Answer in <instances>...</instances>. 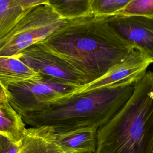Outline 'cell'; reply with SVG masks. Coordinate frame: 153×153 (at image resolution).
<instances>
[{
  "mask_svg": "<svg viewBox=\"0 0 153 153\" xmlns=\"http://www.w3.org/2000/svg\"><path fill=\"white\" fill-rule=\"evenodd\" d=\"M85 153H94V152H85Z\"/></svg>",
  "mask_w": 153,
  "mask_h": 153,
  "instance_id": "20",
  "label": "cell"
},
{
  "mask_svg": "<svg viewBox=\"0 0 153 153\" xmlns=\"http://www.w3.org/2000/svg\"><path fill=\"white\" fill-rule=\"evenodd\" d=\"M7 100H8L6 91L2 84L0 82V103L5 102Z\"/></svg>",
  "mask_w": 153,
  "mask_h": 153,
  "instance_id": "19",
  "label": "cell"
},
{
  "mask_svg": "<svg viewBox=\"0 0 153 153\" xmlns=\"http://www.w3.org/2000/svg\"><path fill=\"white\" fill-rule=\"evenodd\" d=\"M16 57L0 56V82L2 84L41 76Z\"/></svg>",
  "mask_w": 153,
  "mask_h": 153,
  "instance_id": "12",
  "label": "cell"
},
{
  "mask_svg": "<svg viewBox=\"0 0 153 153\" xmlns=\"http://www.w3.org/2000/svg\"><path fill=\"white\" fill-rule=\"evenodd\" d=\"M153 61L145 54L135 49L123 62L97 81L84 87L78 93L94 88L136 83L146 73Z\"/></svg>",
  "mask_w": 153,
  "mask_h": 153,
  "instance_id": "8",
  "label": "cell"
},
{
  "mask_svg": "<svg viewBox=\"0 0 153 153\" xmlns=\"http://www.w3.org/2000/svg\"><path fill=\"white\" fill-rule=\"evenodd\" d=\"M132 0H91V12L95 16L109 17L118 14Z\"/></svg>",
  "mask_w": 153,
  "mask_h": 153,
  "instance_id": "15",
  "label": "cell"
},
{
  "mask_svg": "<svg viewBox=\"0 0 153 153\" xmlns=\"http://www.w3.org/2000/svg\"><path fill=\"white\" fill-rule=\"evenodd\" d=\"M49 138L63 153L94 152L96 147L97 128L82 127L56 130L45 127Z\"/></svg>",
  "mask_w": 153,
  "mask_h": 153,
  "instance_id": "9",
  "label": "cell"
},
{
  "mask_svg": "<svg viewBox=\"0 0 153 153\" xmlns=\"http://www.w3.org/2000/svg\"><path fill=\"white\" fill-rule=\"evenodd\" d=\"M17 153H63L48 136L45 128H27Z\"/></svg>",
  "mask_w": 153,
  "mask_h": 153,
  "instance_id": "10",
  "label": "cell"
},
{
  "mask_svg": "<svg viewBox=\"0 0 153 153\" xmlns=\"http://www.w3.org/2000/svg\"><path fill=\"white\" fill-rule=\"evenodd\" d=\"M2 85L8 102L20 115L42 111L54 102L72 96L81 89L44 76Z\"/></svg>",
  "mask_w": 153,
  "mask_h": 153,
  "instance_id": "5",
  "label": "cell"
},
{
  "mask_svg": "<svg viewBox=\"0 0 153 153\" xmlns=\"http://www.w3.org/2000/svg\"><path fill=\"white\" fill-rule=\"evenodd\" d=\"M38 43L73 66L81 75L84 87L103 77L135 50L113 31L105 17L92 13L69 20Z\"/></svg>",
  "mask_w": 153,
  "mask_h": 153,
  "instance_id": "1",
  "label": "cell"
},
{
  "mask_svg": "<svg viewBox=\"0 0 153 153\" xmlns=\"http://www.w3.org/2000/svg\"><path fill=\"white\" fill-rule=\"evenodd\" d=\"M91 0H48V3L61 17L72 20L91 14Z\"/></svg>",
  "mask_w": 153,
  "mask_h": 153,
  "instance_id": "13",
  "label": "cell"
},
{
  "mask_svg": "<svg viewBox=\"0 0 153 153\" xmlns=\"http://www.w3.org/2000/svg\"><path fill=\"white\" fill-rule=\"evenodd\" d=\"M105 19L118 36L153 61V17L117 14Z\"/></svg>",
  "mask_w": 153,
  "mask_h": 153,
  "instance_id": "7",
  "label": "cell"
},
{
  "mask_svg": "<svg viewBox=\"0 0 153 153\" xmlns=\"http://www.w3.org/2000/svg\"><path fill=\"white\" fill-rule=\"evenodd\" d=\"M118 14L153 17V0H132Z\"/></svg>",
  "mask_w": 153,
  "mask_h": 153,
  "instance_id": "16",
  "label": "cell"
},
{
  "mask_svg": "<svg viewBox=\"0 0 153 153\" xmlns=\"http://www.w3.org/2000/svg\"><path fill=\"white\" fill-rule=\"evenodd\" d=\"M20 142L16 143L7 137L0 134V153H17Z\"/></svg>",
  "mask_w": 153,
  "mask_h": 153,
  "instance_id": "17",
  "label": "cell"
},
{
  "mask_svg": "<svg viewBox=\"0 0 153 153\" xmlns=\"http://www.w3.org/2000/svg\"><path fill=\"white\" fill-rule=\"evenodd\" d=\"M94 153H153L152 72H146L126 103L98 128Z\"/></svg>",
  "mask_w": 153,
  "mask_h": 153,
  "instance_id": "3",
  "label": "cell"
},
{
  "mask_svg": "<svg viewBox=\"0 0 153 153\" xmlns=\"http://www.w3.org/2000/svg\"><path fill=\"white\" fill-rule=\"evenodd\" d=\"M136 83L77 93L54 102L42 111L21 117L25 123L32 127H45L56 130L82 127L98 129L126 103L134 91Z\"/></svg>",
  "mask_w": 153,
  "mask_h": 153,
  "instance_id": "2",
  "label": "cell"
},
{
  "mask_svg": "<svg viewBox=\"0 0 153 153\" xmlns=\"http://www.w3.org/2000/svg\"><path fill=\"white\" fill-rule=\"evenodd\" d=\"M21 115L8 100L0 103V134L16 143L21 142L27 128Z\"/></svg>",
  "mask_w": 153,
  "mask_h": 153,
  "instance_id": "11",
  "label": "cell"
},
{
  "mask_svg": "<svg viewBox=\"0 0 153 153\" xmlns=\"http://www.w3.org/2000/svg\"><path fill=\"white\" fill-rule=\"evenodd\" d=\"M15 57L41 76L74 85L81 89L84 86L81 75L73 66L40 43L32 45Z\"/></svg>",
  "mask_w": 153,
  "mask_h": 153,
  "instance_id": "6",
  "label": "cell"
},
{
  "mask_svg": "<svg viewBox=\"0 0 153 153\" xmlns=\"http://www.w3.org/2000/svg\"><path fill=\"white\" fill-rule=\"evenodd\" d=\"M25 11L15 0H0V39L10 32Z\"/></svg>",
  "mask_w": 153,
  "mask_h": 153,
  "instance_id": "14",
  "label": "cell"
},
{
  "mask_svg": "<svg viewBox=\"0 0 153 153\" xmlns=\"http://www.w3.org/2000/svg\"><path fill=\"white\" fill-rule=\"evenodd\" d=\"M47 1L48 0H15L16 3L25 10L40 4L46 3Z\"/></svg>",
  "mask_w": 153,
  "mask_h": 153,
  "instance_id": "18",
  "label": "cell"
},
{
  "mask_svg": "<svg viewBox=\"0 0 153 153\" xmlns=\"http://www.w3.org/2000/svg\"><path fill=\"white\" fill-rule=\"evenodd\" d=\"M69 20L47 2L26 10L10 32L0 39V56H17L32 45L44 41Z\"/></svg>",
  "mask_w": 153,
  "mask_h": 153,
  "instance_id": "4",
  "label": "cell"
}]
</instances>
